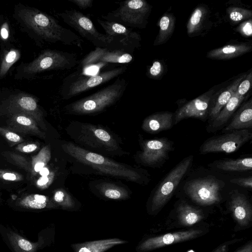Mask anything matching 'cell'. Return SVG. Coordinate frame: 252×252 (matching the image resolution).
<instances>
[{
    "label": "cell",
    "mask_w": 252,
    "mask_h": 252,
    "mask_svg": "<svg viewBox=\"0 0 252 252\" xmlns=\"http://www.w3.org/2000/svg\"><path fill=\"white\" fill-rule=\"evenodd\" d=\"M13 17L21 29L39 46L61 43L82 47L83 40L80 36L63 27L52 16L36 8L17 4L14 8Z\"/></svg>",
    "instance_id": "cell-1"
},
{
    "label": "cell",
    "mask_w": 252,
    "mask_h": 252,
    "mask_svg": "<svg viewBox=\"0 0 252 252\" xmlns=\"http://www.w3.org/2000/svg\"><path fill=\"white\" fill-rule=\"evenodd\" d=\"M63 148L66 153L76 160L105 175L144 185L148 184L150 180L146 171L117 162L73 143H64Z\"/></svg>",
    "instance_id": "cell-2"
},
{
    "label": "cell",
    "mask_w": 252,
    "mask_h": 252,
    "mask_svg": "<svg viewBox=\"0 0 252 252\" xmlns=\"http://www.w3.org/2000/svg\"><path fill=\"white\" fill-rule=\"evenodd\" d=\"M66 130L75 142L97 154L121 156L126 153L115 136L98 126L75 122L71 123Z\"/></svg>",
    "instance_id": "cell-3"
},
{
    "label": "cell",
    "mask_w": 252,
    "mask_h": 252,
    "mask_svg": "<svg viewBox=\"0 0 252 252\" xmlns=\"http://www.w3.org/2000/svg\"><path fill=\"white\" fill-rule=\"evenodd\" d=\"M77 62L75 54L57 50L46 49L32 61L20 64L16 69L15 79H29L47 71L70 69L76 65Z\"/></svg>",
    "instance_id": "cell-4"
},
{
    "label": "cell",
    "mask_w": 252,
    "mask_h": 252,
    "mask_svg": "<svg viewBox=\"0 0 252 252\" xmlns=\"http://www.w3.org/2000/svg\"><path fill=\"white\" fill-rule=\"evenodd\" d=\"M126 87V80L118 78L113 84L66 105L65 109L69 113L75 115L93 114L101 112L120 99Z\"/></svg>",
    "instance_id": "cell-5"
},
{
    "label": "cell",
    "mask_w": 252,
    "mask_h": 252,
    "mask_svg": "<svg viewBox=\"0 0 252 252\" xmlns=\"http://www.w3.org/2000/svg\"><path fill=\"white\" fill-rule=\"evenodd\" d=\"M193 160L192 155L184 158L155 188L151 200V209L152 212L160 210L169 201L190 169Z\"/></svg>",
    "instance_id": "cell-6"
},
{
    "label": "cell",
    "mask_w": 252,
    "mask_h": 252,
    "mask_svg": "<svg viewBox=\"0 0 252 252\" xmlns=\"http://www.w3.org/2000/svg\"><path fill=\"white\" fill-rule=\"evenodd\" d=\"M67 25L73 29L82 37L89 40L96 47L109 48L115 38L99 32L91 20L86 15L75 9L66 10L58 13Z\"/></svg>",
    "instance_id": "cell-7"
},
{
    "label": "cell",
    "mask_w": 252,
    "mask_h": 252,
    "mask_svg": "<svg viewBox=\"0 0 252 252\" xmlns=\"http://www.w3.org/2000/svg\"><path fill=\"white\" fill-rule=\"evenodd\" d=\"M224 183L213 176H207L187 182L184 189L187 195L194 202L207 206L220 202Z\"/></svg>",
    "instance_id": "cell-8"
},
{
    "label": "cell",
    "mask_w": 252,
    "mask_h": 252,
    "mask_svg": "<svg viewBox=\"0 0 252 252\" xmlns=\"http://www.w3.org/2000/svg\"><path fill=\"white\" fill-rule=\"evenodd\" d=\"M126 66H120L97 74L84 76L72 74L63 83L61 94L63 99H70L116 78L126 71Z\"/></svg>",
    "instance_id": "cell-9"
},
{
    "label": "cell",
    "mask_w": 252,
    "mask_h": 252,
    "mask_svg": "<svg viewBox=\"0 0 252 252\" xmlns=\"http://www.w3.org/2000/svg\"><path fill=\"white\" fill-rule=\"evenodd\" d=\"M149 11V5L144 0H126L121 2L117 9L102 18L126 27L141 28L144 26Z\"/></svg>",
    "instance_id": "cell-10"
},
{
    "label": "cell",
    "mask_w": 252,
    "mask_h": 252,
    "mask_svg": "<svg viewBox=\"0 0 252 252\" xmlns=\"http://www.w3.org/2000/svg\"><path fill=\"white\" fill-rule=\"evenodd\" d=\"M251 129L233 130L210 137L206 140L199 148V153H231L237 151L251 140Z\"/></svg>",
    "instance_id": "cell-11"
},
{
    "label": "cell",
    "mask_w": 252,
    "mask_h": 252,
    "mask_svg": "<svg viewBox=\"0 0 252 252\" xmlns=\"http://www.w3.org/2000/svg\"><path fill=\"white\" fill-rule=\"evenodd\" d=\"M140 144L138 159L142 165L152 168L161 167L174 149V142L166 137L144 139Z\"/></svg>",
    "instance_id": "cell-12"
},
{
    "label": "cell",
    "mask_w": 252,
    "mask_h": 252,
    "mask_svg": "<svg viewBox=\"0 0 252 252\" xmlns=\"http://www.w3.org/2000/svg\"><path fill=\"white\" fill-rule=\"evenodd\" d=\"M214 92V90L208 91L179 107L175 112L173 125H176L183 119L189 118H196L203 121L208 119Z\"/></svg>",
    "instance_id": "cell-13"
},
{
    "label": "cell",
    "mask_w": 252,
    "mask_h": 252,
    "mask_svg": "<svg viewBox=\"0 0 252 252\" xmlns=\"http://www.w3.org/2000/svg\"><path fill=\"white\" fill-rule=\"evenodd\" d=\"M132 60V55L123 49L96 47L81 60L80 65L84 69L101 63H127Z\"/></svg>",
    "instance_id": "cell-14"
},
{
    "label": "cell",
    "mask_w": 252,
    "mask_h": 252,
    "mask_svg": "<svg viewBox=\"0 0 252 252\" xmlns=\"http://www.w3.org/2000/svg\"><path fill=\"white\" fill-rule=\"evenodd\" d=\"M202 232L199 230H191L169 233L149 238L137 248V251L143 252L159 248L166 245L194 238Z\"/></svg>",
    "instance_id": "cell-15"
},
{
    "label": "cell",
    "mask_w": 252,
    "mask_h": 252,
    "mask_svg": "<svg viewBox=\"0 0 252 252\" xmlns=\"http://www.w3.org/2000/svg\"><path fill=\"white\" fill-rule=\"evenodd\" d=\"M97 21L106 34L113 36L115 38L116 37V39L120 38V44L123 46L126 51L130 49L131 45H134L139 39V35L132 32L130 28H127L116 22L103 21L98 18L97 19Z\"/></svg>",
    "instance_id": "cell-16"
},
{
    "label": "cell",
    "mask_w": 252,
    "mask_h": 252,
    "mask_svg": "<svg viewBox=\"0 0 252 252\" xmlns=\"http://www.w3.org/2000/svg\"><path fill=\"white\" fill-rule=\"evenodd\" d=\"M244 98L245 96L239 95L235 92L218 115L208 123L206 127L207 132H215L224 127Z\"/></svg>",
    "instance_id": "cell-17"
},
{
    "label": "cell",
    "mask_w": 252,
    "mask_h": 252,
    "mask_svg": "<svg viewBox=\"0 0 252 252\" xmlns=\"http://www.w3.org/2000/svg\"><path fill=\"white\" fill-rule=\"evenodd\" d=\"M174 115L170 112H159L146 117L143 121L142 128L150 134H156L170 129L173 125Z\"/></svg>",
    "instance_id": "cell-18"
},
{
    "label": "cell",
    "mask_w": 252,
    "mask_h": 252,
    "mask_svg": "<svg viewBox=\"0 0 252 252\" xmlns=\"http://www.w3.org/2000/svg\"><path fill=\"white\" fill-rule=\"evenodd\" d=\"M230 199V207L234 218L240 225H247L252 216L250 203L244 195L236 190L232 192Z\"/></svg>",
    "instance_id": "cell-19"
},
{
    "label": "cell",
    "mask_w": 252,
    "mask_h": 252,
    "mask_svg": "<svg viewBox=\"0 0 252 252\" xmlns=\"http://www.w3.org/2000/svg\"><path fill=\"white\" fill-rule=\"evenodd\" d=\"M252 128V99L244 103L234 113L230 122L222 129V132Z\"/></svg>",
    "instance_id": "cell-20"
},
{
    "label": "cell",
    "mask_w": 252,
    "mask_h": 252,
    "mask_svg": "<svg viewBox=\"0 0 252 252\" xmlns=\"http://www.w3.org/2000/svg\"><path fill=\"white\" fill-rule=\"evenodd\" d=\"M246 75H242L237 78L232 84L228 86L224 90L217 95H214L209 112V122L212 121L220 113L225 104L232 96L240 82L245 78Z\"/></svg>",
    "instance_id": "cell-21"
},
{
    "label": "cell",
    "mask_w": 252,
    "mask_h": 252,
    "mask_svg": "<svg viewBox=\"0 0 252 252\" xmlns=\"http://www.w3.org/2000/svg\"><path fill=\"white\" fill-rule=\"evenodd\" d=\"M225 172H243L251 171L252 169V158L251 157L233 158H224L214 161L209 165Z\"/></svg>",
    "instance_id": "cell-22"
},
{
    "label": "cell",
    "mask_w": 252,
    "mask_h": 252,
    "mask_svg": "<svg viewBox=\"0 0 252 252\" xmlns=\"http://www.w3.org/2000/svg\"><path fill=\"white\" fill-rule=\"evenodd\" d=\"M126 242L120 239L111 238L73 244L72 247L74 252H104L115 246Z\"/></svg>",
    "instance_id": "cell-23"
},
{
    "label": "cell",
    "mask_w": 252,
    "mask_h": 252,
    "mask_svg": "<svg viewBox=\"0 0 252 252\" xmlns=\"http://www.w3.org/2000/svg\"><path fill=\"white\" fill-rule=\"evenodd\" d=\"M251 48L246 43L228 45L208 52L207 57L216 60H228L249 52Z\"/></svg>",
    "instance_id": "cell-24"
},
{
    "label": "cell",
    "mask_w": 252,
    "mask_h": 252,
    "mask_svg": "<svg viewBox=\"0 0 252 252\" xmlns=\"http://www.w3.org/2000/svg\"><path fill=\"white\" fill-rule=\"evenodd\" d=\"M177 212L180 223L185 226L193 225L203 218L200 210L184 201L179 204L177 207Z\"/></svg>",
    "instance_id": "cell-25"
},
{
    "label": "cell",
    "mask_w": 252,
    "mask_h": 252,
    "mask_svg": "<svg viewBox=\"0 0 252 252\" xmlns=\"http://www.w3.org/2000/svg\"><path fill=\"white\" fill-rule=\"evenodd\" d=\"M21 51L14 47L3 48L0 54V80L4 78L10 68L21 58Z\"/></svg>",
    "instance_id": "cell-26"
},
{
    "label": "cell",
    "mask_w": 252,
    "mask_h": 252,
    "mask_svg": "<svg viewBox=\"0 0 252 252\" xmlns=\"http://www.w3.org/2000/svg\"><path fill=\"white\" fill-rule=\"evenodd\" d=\"M96 188L102 195L109 199L122 200L129 197L128 191L126 189L113 183H100L96 185Z\"/></svg>",
    "instance_id": "cell-27"
},
{
    "label": "cell",
    "mask_w": 252,
    "mask_h": 252,
    "mask_svg": "<svg viewBox=\"0 0 252 252\" xmlns=\"http://www.w3.org/2000/svg\"><path fill=\"white\" fill-rule=\"evenodd\" d=\"M175 25L174 16L170 14L163 15L159 22V31L155 42V45L162 44L172 34Z\"/></svg>",
    "instance_id": "cell-28"
},
{
    "label": "cell",
    "mask_w": 252,
    "mask_h": 252,
    "mask_svg": "<svg viewBox=\"0 0 252 252\" xmlns=\"http://www.w3.org/2000/svg\"><path fill=\"white\" fill-rule=\"evenodd\" d=\"M9 239L16 252H33L36 249L34 244L16 234L11 233Z\"/></svg>",
    "instance_id": "cell-29"
},
{
    "label": "cell",
    "mask_w": 252,
    "mask_h": 252,
    "mask_svg": "<svg viewBox=\"0 0 252 252\" xmlns=\"http://www.w3.org/2000/svg\"><path fill=\"white\" fill-rule=\"evenodd\" d=\"M12 101L19 108L29 111H35L37 108L35 99L32 95L24 93L19 94L13 96Z\"/></svg>",
    "instance_id": "cell-30"
},
{
    "label": "cell",
    "mask_w": 252,
    "mask_h": 252,
    "mask_svg": "<svg viewBox=\"0 0 252 252\" xmlns=\"http://www.w3.org/2000/svg\"><path fill=\"white\" fill-rule=\"evenodd\" d=\"M206 11L202 7L196 8L192 13L187 24V30L189 34L197 31L205 17Z\"/></svg>",
    "instance_id": "cell-31"
},
{
    "label": "cell",
    "mask_w": 252,
    "mask_h": 252,
    "mask_svg": "<svg viewBox=\"0 0 252 252\" xmlns=\"http://www.w3.org/2000/svg\"><path fill=\"white\" fill-rule=\"evenodd\" d=\"M54 199L63 209H71L75 206V202L71 196L63 189L55 192Z\"/></svg>",
    "instance_id": "cell-32"
},
{
    "label": "cell",
    "mask_w": 252,
    "mask_h": 252,
    "mask_svg": "<svg viewBox=\"0 0 252 252\" xmlns=\"http://www.w3.org/2000/svg\"><path fill=\"white\" fill-rule=\"evenodd\" d=\"M227 13L230 20L234 22L248 19L252 16L251 11L239 7H229L228 8Z\"/></svg>",
    "instance_id": "cell-33"
},
{
    "label": "cell",
    "mask_w": 252,
    "mask_h": 252,
    "mask_svg": "<svg viewBox=\"0 0 252 252\" xmlns=\"http://www.w3.org/2000/svg\"><path fill=\"white\" fill-rule=\"evenodd\" d=\"M25 204L32 208L42 209L47 206V198L44 195L35 194L33 197L27 198Z\"/></svg>",
    "instance_id": "cell-34"
},
{
    "label": "cell",
    "mask_w": 252,
    "mask_h": 252,
    "mask_svg": "<svg viewBox=\"0 0 252 252\" xmlns=\"http://www.w3.org/2000/svg\"><path fill=\"white\" fill-rule=\"evenodd\" d=\"M0 25V42L3 48L8 46V43L10 39L11 31L8 22L4 20L1 21Z\"/></svg>",
    "instance_id": "cell-35"
},
{
    "label": "cell",
    "mask_w": 252,
    "mask_h": 252,
    "mask_svg": "<svg viewBox=\"0 0 252 252\" xmlns=\"http://www.w3.org/2000/svg\"><path fill=\"white\" fill-rule=\"evenodd\" d=\"M252 81V72H250L239 84L235 93L239 95L245 96L251 88Z\"/></svg>",
    "instance_id": "cell-36"
},
{
    "label": "cell",
    "mask_w": 252,
    "mask_h": 252,
    "mask_svg": "<svg viewBox=\"0 0 252 252\" xmlns=\"http://www.w3.org/2000/svg\"><path fill=\"white\" fill-rule=\"evenodd\" d=\"M230 183L236 184L239 186L252 189V176L247 177H240L232 179L230 180Z\"/></svg>",
    "instance_id": "cell-37"
},
{
    "label": "cell",
    "mask_w": 252,
    "mask_h": 252,
    "mask_svg": "<svg viewBox=\"0 0 252 252\" xmlns=\"http://www.w3.org/2000/svg\"><path fill=\"white\" fill-rule=\"evenodd\" d=\"M238 31L243 35L251 36L252 34V20L251 19L242 23L238 28Z\"/></svg>",
    "instance_id": "cell-38"
},
{
    "label": "cell",
    "mask_w": 252,
    "mask_h": 252,
    "mask_svg": "<svg viewBox=\"0 0 252 252\" xmlns=\"http://www.w3.org/2000/svg\"><path fill=\"white\" fill-rule=\"evenodd\" d=\"M162 68L161 63L158 61H155L150 68V74L154 77H157L161 74Z\"/></svg>",
    "instance_id": "cell-39"
},
{
    "label": "cell",
    "mask_w": 252,
    "mask_h": 252,
    "mask_svg": "<svg viewBox=\"0 0 252 252\" xmlns=\"http://www.w3.org/2000/svg\"><path fill=\"white\" fill-rule=\"evenodd\" d=\"M69 1L74 3L79 8L85 9L90 8L93 5V0H68Z\"/></svg>",
    "instance_id": "cell-40"
},
{
    "label": "cell",
    "mask_w": 252,
    "mask_h": 252,
    "mask_svg": "<svg viewBox=\"0 0 252 252\" xmlns=\"http://www.w3.org/2000/svg\"><path fill=\"white\" fill-rule=\"evenodd\" d=\"M16 121L18 123L25 126H30L32 124L31 120L25 116L17 117Z\"/></svg>",
    "instance_id": "cell-41"
},
{
    "label": "cell",
    "mask_w": 252,
    "mask_h": 252,
    "mask_svg": "<svg viewBox=\"0 0 252 252\" xmlns=\"http://www.w3.org/2000/svg\"><path fill=\"white\" fill-rule=\"evenodd\" d=\"M6 137L9 140L13 142H18L20 140V137L17 134L13 132H8L6 134Z\"/></svg>",
    "instance_id": "cell-42"
},
{
    "label": "cell",
    "mask_w": 252,
    "mask_h": 252,
    "mask_svg": "<svg viewBox=\"0 0 252 252\" xmlns=\"http://www.w3.org/2000/svg\"><path fill=\"white\" fill-rule=\"evenodd\" d=\"M50 179L48 176H42L37 181V184L39 186H44L49 181Z\"/></svg>",
    "instance_id": "cell-43"
},
{
    "label": "cell",
    "mask_w": 252,
    "mask_h": 252,
    "mask_svg": "<svg viewBox=\"0 0 252 252\" xmlns=\"http://www.w3.org/2000/svg\"><path fill=\"white\" fill-rule=\"evenodd\" d=\"M37 148V146L35 144H29L24 146L23 148V151L24 152H31L34 151Z\"/></svg>",
    "instance_id": "cell-44"
},
{
    "label": "cell",
    "mask_w": 252,
    "mask_h": 252,
    "mask_svg": "<svg viewBox=\"0 0 252 252\" xmlns=\"http://www.w3.org/2000/svg\"><path fill=\"white\" fill-rule=\"evenodd\" d=\"M3 178L5 180L14 181L16 179V176L13 173H6L3 175Z\"/></svg>",
    "instance_id": "cell-45"
},
{
    "label": "cell",
    "mask_w": 252,
    "mask_h": 252,
    "mask_svg": "<svg viewBox=\"0 0 252 252\" xmlns=\"http://www.w3.org/2000/svg\"><path fill=\"white\" fill-rule=\"evenodd\" d=\"M45 162L44 161H40L36 163L34 166V170L36 172L40 171L44 166Z\"/></svg>",
    "instance_id": "cell-46"
},
{
    "label": "cell",
    "mask_w": 252,
    "mask_h": 252,
    "mask_svg": "<svg viewBox=\"0 0 252 252\" xmlns=\"http://www.w3.org/2000/svg\"><path fill=\"white\" fill-rule=\"evenodd\" d=\"M239 252H252V244L250 243L249 245H247L244 249Z\"/></svg>",
    "instance_id": "cell-47"
},
{
    "label": "cell",
    "mask_w": 252,
    "mask_h": 252,
    "mask_svg": "<svg viewBox=\"0 0 252 252\" xmlns=\"http://www.w3.org/2000/svg\"><path fill=\"white\" fill-rule=\"evenodd\" d=\"M40 174L42 176H48L49 174V170L45 167H43L40 171Z\"/></svg>",
    "instance_id": "cell-48"
},
{
    "label": "cell",
    "mask_w": 252,
    "mask_h": 252,
    "mask_svg": "<svg viewBox=\"0 0 252 252\" xmlns=\"http://www.w3.org/2000/svg\"><path fill=\"white\" fill-rule=\"evenodd\" d=\"M226 249V246L222 245L220 246L214 252H224Z\"/></svg>",
    "instance_id": "cell-49"
}]
</instances>
